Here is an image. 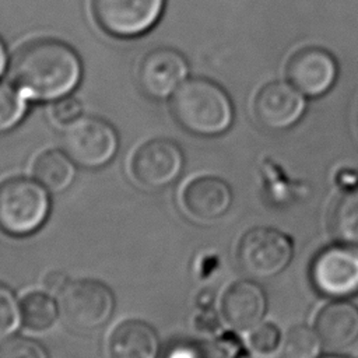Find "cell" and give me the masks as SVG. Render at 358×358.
<instances>
[{
  "instance_id": "cell-30",
  "label": "cell",
  "mask_w": 358,
  "mask_h": 358,
  "mask_svg": "<svg viewBox=\"0 0 358 358\" xmlns=\"http://www.w3.org/2000/svg\"><path fill=\"white\" fill-rule=\"evenodd\" d=\"M4 64H6V49H4V45H3V42L0 39V74H1L3 69H4Z\"/></svg>"
},
{
  "instance_id": "cell-20",
  "label": "cell",
  "mask_w": 358,
  "mask_h": 358,
  "mask_svg": "<svg viewBox=\"0 0 358 358\" xmlns=\"http://www.w3.org/2000/svg\"><path fill=\"white\" fill-rule=\"evenodd\" d=\"M322 345L315 329L299 324L288 331L282 345V358H319Z\"/></svg>"
},
{
  "instance_id": "cell-27",
  "label": "cell",
  "mask_w": 358,
  "mask_h": 358,
  "mask_svg": "<svg viewBox=\"0 0 358 358\" xmlns=\"http://www.w3.org/2000/svg\"><path fill=\"white\" fill-rule=\"evenodd\" d=\"M218 326H220L218 317L214 313V310H211V308H201V310L194 317V327L200 333L211 334L218 329Z\"/></svg>"
},
{
  "instance_id": "cell-2",
  "label": "cell",
  "mask_w": 358,
  "mask_h": 358,
  "mask_svg": "<svg viewBox=\"0 0 358 358\" xmlns=\"http://www.w3.org/2000/svg\"><path fill=\"white\" fill-rule=\"evenodd\" d=\"M171 110L185 130L197 136L221 134L234 117L228 95L206 78L185 80L172 94Z\"/></svg>"
},
{
  "instance_id": "cell-11",
  "label": "cell",
  "mask_w": 358,
  "mask_h": 358,
  "mask_svg": "<svg viewBox=\"0 0 358 358\" xmlns=\"http://www.w3.org/2000/svg\"><path fill=\"white\" fill-rule=\"evenodd\" d=\"M232 204L229 185L214 175H199L189 179L180 190V206L185 213L200 222L222 217Z\"/></svg>"
},
{
  "instance_id": "cell-31",
  "label": "cell",
  "mask_w": 358,
  "mask_h": 358,
  "mask_svg": "<svg viewBox=\"0 0 358 358\" xmlns=\"http://www.w3.org/2000/svg\"><path fill=\"white\" fill-rule=\"evenodd\" d=\"M322 358H347V357H341V355H326V357H322Z\"/></svg>"
},
{
  "instance_id": "cell-1",
  "label": "cell",
  "mask_w": 358,
  "mask_h": 358,
  "mask_svg": "<svg viewBox=\"0 0 358 358\" xmlns=\"http://www.w3.org/2000/svg\"><path fill=\"white\" fill-rule=\"evenodd\" d=\"M10 74L25 98L56 101L77 85L81 63L69 45L56 39H38L15 53Z\"/></svg>"
},
{
  "instance_id": "cell-7",
  "label": "cell",
  "mask_w": 358,
  "mask_h": 358,
  "mask_svg": "<svg viewBox=\"0 0 358 358\" xmlns=\"http://www.w3.org/2000/svg\"><path fill=\"white\" fill-rule=\"evenodd\" d=\"M310 280L317 292L333 299L358 294V250L345 245L323 249L312 262Z\"/></svg>"
},
{
  "instance_id": "cell-15",
  "label": "cell",
  "mask_w": 358,
  "mask_h": 358,
  "mask_svg": "<svg viewBox=\"0 0 358 358\" xmlns=\"http://www.w3.org/2000/svg\"><path fill=\"white\" fill-rule=\"evenodd\" d=\"M315 330L330 350H344L358 340V308L344 299L327 303L317 313Z\"/></svg>"
},
{
  "instance_id": "cell-10",
  "label": "cell",
  "mask_w": 358,
  "mask_h": 358,
  "mask_svg": "<svg viewBox=\"0 0 358 358\" xmlns=\"http://www.w3.org/2000/svg\"><path fill=\"white\" fill-rule=\"evenodd\" d=\"M187 76L185 57L173 49L159 48L144 56L140 63L137 80L144 94L162 99L172 95Z\"/></svg>"
},
{
  "instance_id": "cell-21",
  "label": "cell",
  "mask_w": 358,
  "mask_h": 358,
  "mask_svg": "<svg viewBox=\"0 0 358 358\" xmlns=\"http://www.w3.org/2000/svg\"><path fill=\"white\" fill-rule=\"evenodd\" d=\"M164 358H231L224 341L183 340L172 344Z\"/></svg>"
},
{
  "instance_id": "cell-9",
  "label": "cell",
  "mask_w": 358,
  "mask_h": 358,
  "mask_svg": "<svg viewBox=\"0 0 358 358\" xmlns=\"http://www.w3.org/2000/svg\"><path fill=\"white\" fill-rule=\"evenodd\" d=\"M165 0H92L98 25L110 35L130 38L147 32L159 18Z\"/></svg>"
},
{
  "instance_id": "cell-29",
  "label": "cell",
  "mask_w": 358,
  "mask_h": 358,
  "mask_svg": "<svg viewBox=\"0 0 358 358\" xmlns=\"http://www.w3.org/2000/svg\"><path fill=\"white\" fill-rule=\"evenodd\" d=\"M214 299V296L208 292V291H203L200 295H199V299H197V303L201 308H211V301Z\"/></svg>"
},
{
  "instance_id": "cell-8",
  "label": "cell",
  "mask_w": 358,
  "mask_h": 358,
  "mask_svg": "<svg viewBox=\"0 0 358 358\" xmlns=\"http://www.w3.org/2000/svg\"><path fill=\"white\" fill-rule=\"evenodd\" d=\"M183 152L175 141L152 138L133 152L129 169L138 186L157 190L176 180L183 169Z\"/></svg>"
},
{
  "instance_id": "cell-18",
  "label": "cell",
  "mask_w": 358,
  "mask_h": 358,
  "mask_svg": "<svg viewBox=\"0 0 358 358\" xmlns=\"http://www.w3.org/2000/svg\"><path fill=\"white\" fill-rule=\"evenodd\" d=\"M21 324L31 331L52 329L59 316V302L48 291H29L20 299Z\"/></svg>"
},
{
  "instance_id": "cell-19",
  "label": "cell",
  "mask_w": 358,
  "mask_h": 358,
  "mask_svg": "<svg viewBox=\"0 0 358 358\" xmlns=\"http://www.w3.org/2000/svg\"><path fill=\"white\" fill-rule=\"evenodd\" d=\"M331 231L341 245L358 250V186L348 190L336 204Z\"/></svg>"
},
{
  "instance_id": "cell-4",
  "label": "cell",
  "mask_w": 358,
  "mask_h": 358,
  "mask_svg": "<svg viewBox=\"0 0 358 358\" xmlns=\"http://www.w3.org/2000/svg\"><path fill=\"white\" fill-rule=\"evenodd\" d=\"M60 317L74 330H94L108 322L115 308L112 289L92 278L69 280L57 294Z\"/></svg>"
},
{
  "instance_id": "cell-6",
  "label": "cell",
  "mask_w": 358,
  "mask_h": 358,
  "mask_svg": "<svg viewBox=\"0 0 358 358\" xmlns=\"http://www.w3.org/2000/svg\"><path fill=\"white\" fill-rule=\"evenodd\" d=\"M119 138L116 130L105 120L85 116L66 126L62 137L63 151L76 165L98 169L116 154Z\"/></svg>"
},
{
  "instance_id": "cell-16",
  "label": "cell",
  "mask_w": 358,
  "mask_h": 358,
  "mask_svg": "<svg viewBox=\"0 0 358 358\" xmlns=\"http://www.w3.org/2000/svg\"><path fill=\"white\" fill-rule=\"evenodd\" d=\"M158 336L148 323L138 319L119 322L109 333V358H157Z\"/></svg>"
},
{
  "instance_id": "cell-17",
  "label": "cell",
  "mask_w": 358,
  "mask_h": 358,
  "mask_svg": "<svg viewBox=\"0 0 358 358\" xmlns=\"http://www.w3.org/2000/svg\"><path fill=\"white\" fill-rule=\"evenodd\" d=\"M34 178L49 192L66 190L76 178V162L60 150L41 152L32 164Z\"/></svg>"
},
{
  "instance_id": "cell-13",
  "label": "cell",
  "mask_w": 358,
  "mask_h": 358,
  "mask_svg": "<svg viewBox=\"0 0 358 358\" xmlns=\"http://www.w3.org/2000/svg\"><path fill=\"white\" fill-rule=\"evenodd\" d=\"M291 84L302 94L317 96L334 83L337 64L333 56L319 48H308L295 53L287 69Z\"/></svg>"
},
{
  "instance_id": "cell-22",
  "label": "cell",
  "mask_w": 358,
  "mask_h": 358,
  "mask_svg": "<svg viewBox=\"0 0 358 358\" xmlns=\"http://www.w3.org/2000/svg\"><path fill=\"white\" fill-rule=\"evenodd\" d=\"M24 112L25 95L13 83H0V133L13 129Z\"/></svg>"
},
{
  "instance_id": "cell-25",
  "label": "cell",
  "mask_w": 358,
  "mask_h": 358,
  "mask_svg": "<svg viewBox=\"0 0 358 358\" xmlns=\"http://www.w3.org/2000/svg\"><path fill=\"white\" fill-rule=\"evenodd\" d=\"M250 348L262 355L274 352L281 344V333L273 323H259L249 334Z\"/></svg>"
},
{
  "instance_id": "cell-28",
  "label": "cell",
  "mask_w": 358,
  "mask_h": 358,
  "mask_svg": "<svg viewBox=\"0 0 358 358\" xmlns=\"http://www.w3.org/2000/svg\"><path fill=\"white\" fill-rule=\"evenodd\" d=\"M69 282V277L62 270H52L49 271L43 278V285L48 292L50 294H59L62 288Z\"/></svg>"
},
{
  "instance_id": "cell-24",
  "label": "cell",
  "mask_w": 358,
  "mask_h": 358,
  "mask_svg": "<svg viewBox=\"0 0 358 358\" xmlns=\"http://www.w3.org/2000/svg\"><path fill=\"white\" fill-rule=\"evenodd\" d=\"M0 358H48V354L35 340L8 337L0 343Z\"/></svg>"
},
{
  "instance_id": "cell-12",
  "label": "cell",
  "mask_w": 358,
  "mask_h": 358,
  "mask_svg": "<svg viewBox=\"0 0 358 358\" xmlns=\"http://www.w3.org/2000/svg\"><path fill=\"white\" fill-rule=\"evenodd\" d=\"M302 92L285 83L264 85L255 99V113L259 122L273 130L287 129L298 122L305 110Z\"/></svg>"
},
{
  "instance_id": "cell-26",
  "label": "cell",
  "mask_w": 358,
  "mask_h": 358,
  "mask_svg": "<svg viewBox=\"0 0 358 358\" xmlns=\"http://www.w3.org/2000/svg\"><path fill=\"white\" fill-rule=\"evenodd\" d=\"M83 106L78 99L74 96L64 95L55 101L52 106V117L56 123L62 126H69L70 123L76 122L81 117Z\"/></svg>"
},
{
  "instance_id": "cell-14",
  "label": "cell",
  "mask_w": 358,
  "mask_h": 358,
  "mask_svg": "<svg viewBox=\"0 0 358 358\" xmlns=\"http://www.w3.org/2000/svg\"><path fill=\"white\" fill-rule=\"evenodd\" d=\"M267 299L260 285L250 280L231 284L221 299V315L235 330L248 331L256 327L266 315Z\"/></svg>"
},
{
  "instance_id": "cell-5",
  "label": "cell",
  "mask_w": 358,
  "mask_h": 358,
  "mask_svg": "<svg viewBox=\"0 0 358 358\" xmlns=\"http://www.w3.org/2000/svg\"><path fill=\"white\" fill-rule=\"evenodd\" d=\"M292 253V242L284 232L270 227H257L241 238L236 259L246 275L266 280L284 271Z\"/></svg>"
},
{
  "instance_id": "cell-23",
  "label": "cell",
  "mask_w": 358,
  "mask_h": 358,
  "mask_svg": "<svg viewBox=\"0 0 358 358\" xmlns=\"http://www.w3.org/2000/svg\"><path fill=\"white\" fill-rule=\"evenodd\" d=\"M20 323V301L7 285L0 282V343L8 338Z\"/></svg>"
},
{
  "instance_id": "cell-3",
  "label": "cell",
  "mask_w": 358,
  "mask_h": 358,
  "mask_svg": "<svg viewBox=\"0 0 358 358\" xmlns=\"http://www.w3.org/2000/svg\"><path fill=\"white\" fill-rule=\"evenodd\" d=\"M49 190L35 178L15 176L0 183V231L8 236H28L48 220Z\"/></svg>"
}]
</instances>
